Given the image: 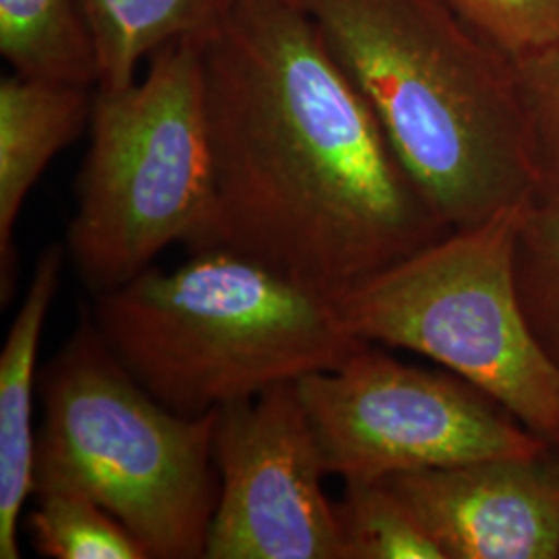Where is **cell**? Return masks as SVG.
<instances>
[{
  "instance_id": "obj_1",
  "label": "cell",
  "mask_w": 559,
  "mask_h": 559,
  "mask_svg": "<svg viewBox=\"0 0 559 559\" xmlns=\"http://www.w3.org/2000/svg\"><path fill=\"white\" fill-rule=\"evenodd\" d=\"M201 71L212 207L191 253L336 299L452 233L299 0H226Z\"/></svg>"
},
{
  "instance_id": "obj_2",
  "label": "cell",
  "mask_w": 559,
  "mask_h": 559,
  "mask_svg": "<svg viewBox=\"0 0 559 559\" xmlns=\"http://www.w3.org/2000/svg\"><path fill=\"white\" fill-rule=\"evenodd\" d=\"M450 230L535 198L516 62L443 0H299Z\"/></svg>"
},
{
  "instance_id": "obj_3",
  "label": "cell",
  "mask_w": 559,
  "mask_h": 559,
  "mask_svg": "<svg viewBox=\"0 0 559 559\" xmlns=\"http://www.w3.org/2000/svg\"><path fill=\"white\" fill-rule=\"evenodd\" d=\"M92 320L166 408L201 417L359 350L336 299L228 251H195L96 295Z\"/></svg>"
},
{
  "instance_id": "obj_4",
  "label": "cell",
  "mask_w": 559,
  "mask_h": 559,
  "mask_svg": "<svg viewBox=\"0 0 559 559\" xmlns=\"http://www.w3.org/2000/svg\"><path fill=\"white\" fill-rule=\"evenodd\" d=\"M34 496L102 506L150 559L205 558L221 498L218 411L166 408L120 362L90 316L44 367Z\"/></svg>"
},
{
  "instance_id": "obj_5",
  "label": "cell",
  "mask_w": 559,
  "mask_h": 559,
  "mask_svg": "<svg viewBox=\"0 0 559 559\" xmlns=\"http://www.w3.org/2000/svg\"><path fill=\"white\" fill-rule=\"evenodd\" d=\"M90 152L67 251L102 295L138 278L175 242L198 239L212 207L201 36L162 46L141 83L96 87Z\"/></svg>"
},
{
  "instance_id": "obj_6",
  "label": "cell",
  "mask_w": 559,
  "mask_h": 559,
  "mask_svg": "<svg viewBox=\"0 0 559 559\" xmlns=\"http://www.w3.org/2000/svg\"><path fill=\"white\" fill-rule=\"evenodd\" d=\"M528 203L452 230L336 305L357 338L436 360L559 450V371L524 318L516 286Z\"/></svg>"
},
{
  "instance_id": "obj_7",
  "label": "cell",
  "mask_w": 559,
  "mask_h": 559,
  "mask_svg": "<svg viewBox=\"0 0 559 559\" xmlns=\"http://www.w3.org/2000/svg\"><path fill=\"white\" fill-rule=\"evenodd\" d=\"M297 385L328 475L344 483L556 450L468 381L406 365L369 342Z\"/></svg>"
},
{
  "instance_id": "obj_8",
  "label": "cell",
  "mask_w": 559,
  "mask_h": 559,
  "mask_svg": "<svg viewBox=\"0 0 559 559\" xmlns=\"http://www.w3.org/2000/svg\"><path fill=\"white\" fill-rule=\"evenodd\" d=\"M207 559H344L320 440L297 381L218 411Z\"/></svg>"
},
{
  "instance_id": "obj_9",
  "label": "cell",
  "mask_w": 559,
  "mask_h": 559,
  "mask_svg": "<svg viewBox=\"0 0 559 559\" xmlns=\"http://www.w3.org/2000/svg\"><path fill=\"white\" fill-rule=\"evenodd\" d=\"M383 480L445 559H559V450Z\"/></svg>"
},
{
  "instance_id": "obj_10",
  "label": "cell",
  "mask_w": 559,
  "mask_h": 559,
  "mask_svg": "<svg viewBox=\"0 0 559 559\" xmlns=\"http://www.w3.org/2000/svg\"><path fill=\"white\" fill-rule=\"evenodd\" d=\"M90 87L9 75L0 81V290L11 300L17 276L15 224L46 166L92 119Z\"/></svg>"
},
{
  "instance_id": "obj_11",
  "label": "cell",
  "mask_w": 559,
  "mask_h": 559,
  "mask_svg": "<svg viewBox=\"0 0 559 559\" xmlns=\"http://www.w3.org/2000/svg\"><path fill=\"white\" fill-rule=\"evenodd\" d=\"M62 245L46 247L38 258L25 300L0 353V558L21 556L20 519L34 493L36 433L34 385L41 330L60 288Z\"/></svg>"
},
{
  "instance_id": "obj_12",
  "label": "cell",
  "mask_w": 559,
  "mask_h": 559,
  "mask_svg": "<svg viewBox=\"0 0 559 559\" xmlns=\"http://www.w3.org/2000/svg\"><path fill=\"white\" fill-rule=\"evenodd\" d=\"M0 55L32 80L96 90L100 62L81 0H0Z\"/></svg>"
},
{
  "instance_id": "obj_13",
  "label": "cell",
  "mask_w": 559,
  "mask_h": 559,
  "mask_svg": "<svg viewBox=\"0 0 559 559\" xmlns=\"http://www.w3.org/2000/svg\"><path fill=\"white\" fill-rule=\"evenodd\" d=\"M100 62V90L135 83L141 59L187 36H203L226 0H81Z\"/></svg>"
},
{
  "instance_id": "obj_14",
  "label": "cell",
  "mask_w": 559,
  "mask_h": 559,
  "mask_svg": "<svg viewBox=\"0 0 559 559\" xmlns=\"http://www.w3.org/2000/svg\"><path fill=\"white\" fill-rule=\"evenodd\" d=\"M336 514L344 559H445L385 480L344 483Z\"/></svg>"
},
{
  "instance_id": "obj_15",
  "label": "cell",
  "mask_w": 559,
  "mask_h": 559,
  "mask_svg": "<svg viewBox=\"0 0 559 559\" xmlns=\"http://www.w3.org/2000/svg\"><path fill=\"white\" fill-rule=\"evenodd\" d=\"M27 533L41 558L150 559L140 540L102 506L73 493H41Z\"/></svg>"
},
{
  "instance_id": "obj_16",
  "label": "cell",
  "mask_w": 559,
  "mask_h": 559,
  "mask_svg": "<svg viewBox=\"0 0 559 559\" xmlns=\"http://www.w3.org/2000/svg\"><path fill=\"white\" fill-rule=\"evenodd\" d=\"M516 286L524 318L559 371V205L531 200L516 242Z\"/></svg>"
},
{
  "instance_id": "obj_17",
  "label": "cell",
  "mask_w": 559,
  "mask_h": 559,
  "mask_svg": "<svg viewBox=\"0 0 559 559\" xmlns=\"http://www.w3.org/2000/svg\"><path fill=\"white\" fill-rule=\"evenodd\" d=\"M535 173V200L559 205V44L514 60Z\"/></svg>"
},
{
  "instance_id": "obj_18",
  "label": "cell",
  "mask_w": 559,
  "mask_h": 559,
  "mask_svg": "<svg viewBox=\"0 0 559 559\" xmlns=\"http://www.w3.org/2000/svg\"><path fill=\"white\" fill-rule=\"evenodd\" d=\"M480 38L512 60L559 44V0H443Z\"/></svg>"
}]
</instances>
